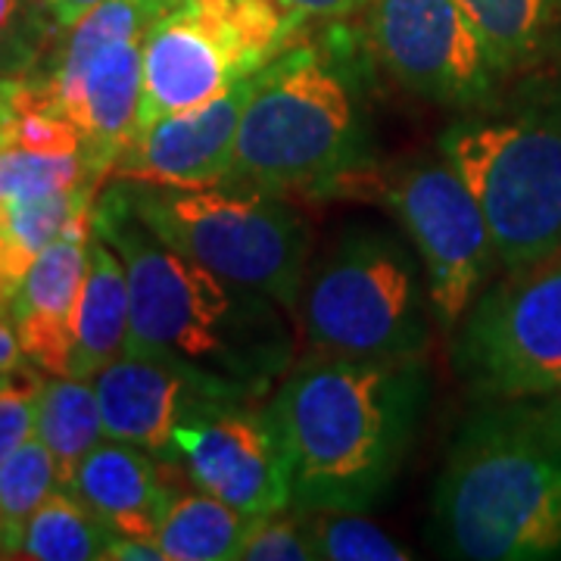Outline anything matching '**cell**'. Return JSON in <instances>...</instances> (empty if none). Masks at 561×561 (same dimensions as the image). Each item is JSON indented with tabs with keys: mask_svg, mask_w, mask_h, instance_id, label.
Returning a JSON list of instances; mask_svg holds the SVG:
<instances>
[{
	"mask_svg": "<svg viewBox=\"0 0 561 561\" xmlns=\"http://www.w3.org/2000/svg\"><path fill=\"white\" fill-rule=\"evenodd\" d=\"M94 231L125 265V353L179 362L219 400H250L290 365L278 302L184 260L140 221L119 184L94 206Z\"/></svg>",
	"mask_w": 561,
	"mask_h": 561,
	"instance_id": "obj_1",
	"label": "cell"
},
{
	"mask_svg": "<svg viewBox=\"0 0 561 561\" xmlns=\"http://www.w3.org/2000/svg\"><path fill=\"white\" fill-rule=\"evenodd\" d=\"M419 405L415 359L312 353L268 405L294 496L321 512H359L400 468Z\"/></svg>",
	"mask_w": 561,
	"mask_h": 561,
	"instance_id": "obj_2",
	"label": "cell"
},
{
	"mask_svg": "<svg viewBox=\"0 0 561 561\" xmlns=\"http://www.w3.org/2000/svg\"><path fill=\"white\" fill-rule=\"evenodd\" d=\"M437 522L459 559L561 552V437L542 415L493 412L471 421L443 468Z\"/></svg>",
	"mask_w": 561,
	"mask_h": 561,
	"instance_id": "obj_3",
	"label": "cell"
},
{
	"mask_svg": "<svg viewBox=\"0 0 561 561\" xmlns=\"http://www.w3.org/2000/svg\"><path fill=\"white\" fill-rule=\"evenodd\" d=\"M359 157L356 103L312 47H294L250 79L225 187L287 194L346 179Z\"/></svg>",
	"mask_w": 561,
	"mask_h": 561,
	"instance_id": "obj_4",
	"label": "cell"
},
{
	"mask_svg": "<svg viewBox=\"0 0 561 561\" xmlns=\"http://www.w3.org/2000/svg\"><path fill=\"white\" fill-rule=\"evenodd\" d=\"M140 221L184 260L297 312L309 272V225L280 194L119 181Z\"/></svg>",
	"mask_w": 561,
	"mask_h": 561,
	"instance_id": "obj_5",
	"label": "cell"
},
{
	"mask_svg": "<svg viewBox=\"0 0 561 561\" xmlns=\"http://www.w3.org/2000/svg\"><path fill=\"white\" fill-rule=\"evenodd\" d=\"M443 160L481 203L500 265L518 272L561 253V110L461 122Z\"/></svg>",
	"mask_w": 561,
	"mask_h": 561,
	"instance_id": "obj_6",
	"label": "cell"
},
{
	"mask_svg": "<svg viewBox=\"0 0 561 561\" xmlns=\"http://www.w3.org/2000/svg\"><path fill=\"white\" fill-rule=\"evenodd\" d=\"M419 262L390 234L362 231L306 272L302 334L321 356L415 359L424 343Z\"/></svg>",
	"mask_w": 561,
	"mask_h": 561,
	"instance_id": "obj_7",
	"label": "cell"
},
{
	"mask_svg": "<svg viewBox=\"0 0 561 561\" xmlns=\"http://www.w3.org/2000/svg\"><path fill=\"white\" fill-rule=\"evenodd\" d=\"M162 10L153 0H103L66 32L47 94L79 125L91 175H113L122 150L138 135L144 35Z\"/></svg>",
	"mask_w": 561,
	"mask_h": 561,
	"instance_id": "obj_8",
	"label": "cell"
},
{
	"mask_svg": "<svg viewBox=\"0 0 561 561\" xmlns=\"http://www.w3.org/2000/svg\"><path fill=\"white\" fill-rule=\"evenodd\" d=\"M465 381L483 397L561 393V260H542L471 302L456 343Z\"/></svg>",
	"mask_w": 561,
	"mask_h": 561,
	"instance_id": "obj_9",
	"label": "cell"
},
{
	"mask_svg": "<svg viewBox=\"0 0 561 561\" xmlns=\"http://www.w3.org/2000/svg\"><path fill=\"white\" fill-rule=\"evenodd\" d=\"M381 197L419 250L434 312L446 328L459 324L500 262L481 203L446 160L402 165Z\"/></svg>",
	"mask_w": 561,
	"mask_h": 561,
	"instance_id": "obj_10",
	"label": "cell"
},
{
	"mask_svg": "<svg viewBox=\"0 0 561 561\" xmlns=\"http://www.w3.org/2000/svg\"><path fill=\"white\" fill-rule=\"evenodd\" d=\"M172 453L201 490L247 518L284 512L294 500L290 461L272 412H256L247 400L191 402L175 427Z\"/></svg>",
	"mask_w": 561,
	"mask_h": 561,
	"instance_id": "obj_11",
	"label": "cell"
},
{
	"mask_svg": "<svg viewBox=\"0 0 561 561\" xmlns=\"http://www.w3.org/2000/svg\"><path fill=\"white\" fill-rule=\"evenodd\" d=\"M378 60L405 88L437 103H474L500 76L459 0H368Z\"/></svg>",
	"mask_w": 561,
	"mask_h": 561,
	"instance_id": "obj_12",
	"label": "cell"
},
{
	"mask_svg": "<svg viewBox=\"0 0 561 561\" xmlns=\"http://www.w3.org/2000/svg\"><path fill=\"white\" fill-rule=\"evenodd\" d=\"M250 79L238 81L213 103L172 113L150 128H140L113 165V179L187 191L221 187L234 160V138L250 94Z\"/></svg>",
	"mask_w": 561,
	"mask_h": 561,
	"instance_id": "obj_13",
	"label": "cell"
},
{
	"mask_svg": "<svg viewBox=\"0 0 561 561\" xmlns=\"http://www.w3.org/2000/svg\"><path fill=\"white\" fill-rule=\"evenodd\" d=\"M103 437L140 446L153 456L172 453L175 427L191 402L209 397L197 378L165 356L122 353L94 375Z\"/></svg>",
	"mask_w": 561,
	"mask_h": 561,
	"instance_id": "obj_14",
	"label": "cell"
},
{
	"mask_svg": "<svg viewBox=\"0 0 561 561\" xmlns=\"http://www.w3.org/2000/svg\"><path fill=\"white\" fill-rule=\"evenodd\" d=\"M84 275L88 241L62 238L28 265L10 300V319L22 353L47 375H69Z\"/></svg>",
	"mask_w": 561,
	"mask_h": 561,
	"instance_id": "obj_15",
	"label": "cell"
},
{
	"mask_svg": "<svg viewBox=\"0 0 561 561\" xmlns=\"http://www.w3.org/2000/svg\"><path fill=\"white\" fill-rule=\"evenodd\" d=\"M69 493H76L113 534L153 540L172 505L153 453L122 440L98 443L81 465Z\"/></svg>",
	"mask_w": 561,
	"mask_h": 561,
	"instance_id": "obj_16",
	"label": "cell"
},
{
	"mask_svg": "<svg viewBox=\"0 0 561 561\" xmlns=\"http://www.w3.org/2000/svg\"><path fill=\"white\" fill-rule=\"evenodd\" d=\"M128 337V278L119 253L91 231L88 241V275L81 287L79 312H76V334L69 353V375L88 378L103 365L125 353Z\"/></svg>",
	"mask_w": 561,
	"mask_h": 561,
	"instance_id": "obj_17",
	"label": "cell"
},
{
	"mask_svg": "<svg viewBox=\"0 0 561 561\" xmlns=\"http://www.w3.org/2000/svg\"><path fill=\"white\" fill-rule=\"evenodd\" d=\"M94 187L98 181H84L76 187L0 203V260H3V272L16 287L22 275L28 272V265L38 260L50 243L62 238L91 241Z\"/></svg>",
	"mask_w": 561,
	"mask_h": 561,
	"instance_id": "obj_18",
	"label": "cell"
},
{
	"mask_svg": "<svg viewBox=\"0 0 561 561\" xmlns=\"http://www.w3.org/2000/svg\"><path fill=\"white\" fill-rule=\"evenodd\" d=\"M35 437L50 449V456L57 461L60 490H69L81 459L103 437L94 381L72 378V375H54L50 381L41 383Z\"/></svg>",
	"mask_w": 561,
	"mask_h": 561,
	"instance_id": "obj_19",
	"label": "cell"
},
{
	"mask_svg": "<svg viewBox=\"0 0 561 561\" xmlns=\"http://www.w3.org/2000/svg\"><path fill=\"white\" fill-rule=\"evenodd\" d=\"M247 524L238 508L197 490L172 500L153 540L165 561H234Z\"/></svg>",
	"mask_w": 561,
	"mask_h": 561,
	"instance_id": "obj_20",
	"label": "cell"
},
{
	"mask_svg": "<svg viewBox=\"0 0 561 561\" xmlns=\"http://www.w3.org/2000/svg\"><path fill=\"white\" fill-rule=\"evenodd\" d=\"M113 530L69 493L54 490L22 530L20 556L38 561H94L110 556Z\"/></svg>",
	"mask_w": 561,
	"mask_h": 561,
	"instance_id": "obj_21",
	"label": "cell"
},
{
	"mask_svg": "<svg viewBox=\"0 0 561 561\" xmlns=\"http://www.w3.org/2000/svg\"><path fill=\"white\" fill-rule=\"evenodd\" d=\"M478 25L496 72L537 60L559 13V0H459Z\"/></svg>",
	"mask_w": 561,
	"mask_h": 561,
	"instance_id": "obj_22",
	"label": "cell"
},
{
	"mask_svg": "<svg viewBox=\"0 0 561 561\" xmlns=\"http://www.w3.org/2000/svg\"><path fill=\"white\" fill-rule=\"evenodd\" d=\"M60 490V471L50 449L28 437L0 461V542L3 556H20L22 530L41 502Z\"/></svg>",
	"mask_w": 561,
	"mask_h": 561,
	"instance_id": "obj_23",
	"label": "cell"
},
{
	"mask_svg": "<svg viewBox=\"0 0 561 561\" xmlns=\"http://www.w3.org/2000/svg\"><path fill=\"white\" fill-rule=\"evenodd\" d=\"M84 181H101L91 175L81 153H38L16 144L0 147V203L76 187Z\"/></svg>",
	"mask_w": 561,
	"mask_h": 561,
	"instance_id": "obj_24",
	"label": "cell"
},
{
	"mask_svg": "<svg viewBox=\"0 0 561 561\" xmlns=\"http://www.w3.org/2000/svg\"><path fill=\"white\" fill-rule=\"evenodd\" d=\"M316 542V559L328 561H405L409 552L390 540L378 524L365 522L356 512L321 515L309 527Z\"/></svg>",
	"mask_w": 561,
	"mask_h": 561,
	"instance_id": "obj_25",
	"label": "cell"
},
{
	"mask_svg": "<svg viewBox=\"0 0 561 561\" xmlns=\"http://www.w3.org/2000/svg\"><path fill=\"white\" fill-rule=\"evenodd\" d=\"M50 28L54 22L41 0H0V76L28 69Z\"/></svg>",
	"mask_w": 561,
	"mask_h": 561,
	"instance_id": "obj_26",
	"label": "cell"
},
{
	"mask_svg": "<svg viewBox=\"0 0 561 561\" xmlns=\"http://www.w3.org/2000/svg\"><path fill=\"white\" fill-rule=\"evenodd\" d=\"M238 559L243 561H309L316 559L312 530L280 512L250 518Z\"/></svg>",
	"mask_w": 561,
	"mask_h": 561,
	"instance_id": "obj_27",
	"label": "cell"
},
{
	"mask_svg": "<svg viewBox=\"0 0 561 561\" xmlns=\"http://www.w3.org/2000/svg\"><path fill=\"white\" fill-rule=\"evenodd\" d=\"M41 381L25 371H10L0 378V461L20 443L35 437Z\"/></svg>",
	"mask_w": 561,
	"mask_h": 561,
	"instance_id": "obj_28",
	"label": "cell"
},
{
	"mask_svg": "<svg viewBox=\"0 0 561 561\" xmlns=\"http://www.w3.org/2000/svg\"><path fill=\"white\" fill-rule=\"evenodd\" d=\"M306 20H343L368 7V0H287Z\"/></svg>",
	"mask_w": 561,
	"mask_h": 561,
	"instance_id": "obj_29",
	"label": "cell"
},
{
	"mask_svg": "<svg viewBox=\"0 0 561 561\" xmlns=\"http://www.w3.org/2000/svg\"><path fill=\"white\" fill-rule=\"evenodd\" d=\"M22 346L16 337V328L10 319V306L0 302V371L10 375V371H20L22 368Z\"/></svg>",
	"mask_w": 561,
	"mask_h": 561,
	"instance_id": "obj_30",
	"label": "cell"
},
{
	"mask_svg": "<svg viewBox=\"0 0 561 561\" xmlns=\"http://www.w3.org/2000/svg\"><path fill=\"white\" fill-rule=\"evenodd\" d=\"M41 3H44L50 22H54V28H57V32H69L76 22L84 20V16H88L98 3H103V0H41Z\"/></svg>",
	"mask_w": 561,
	"mask_h": 561,
	"instance_id": "obj_31",
	"label": "cell"
},
{
	"mask_svg": "<svg viewBox=\"0 0 561 561\" xmlns=\"http://www.w3.org/2000/svg\"><path fill=\"white\" fill-rule=\"evenodd\" d=\"M22 79L0 76V147L13 144V122H16V98Z\"/></svg>",
	"mask_w": 561,
	"mask_h": 561,
	"instance_id": "obj_32",
	"label": "cell"
},
{
	"mask_svg": "<svg viewBox=\"0 0 561 561\" xmlns=\"http://www.w3.org/2000/svg\"><path fill=\"white\" fill-rule=\"evenodd\" d=\"M542 421H546V427L556 434V437H561V400L556 402V405H549L546 412H540Z\"/></svg>",
	"mask_w": 561,
	"mask_h": 561,
	"instance_id": "obj_33",
	"label": "cell"
},
{
	"mask_svg": "<svg viewBox=\"0 0 561 561\" xmlns=\"http://www.w3.org/2000/svg\"><path fill=\"white\" fill-rule=\"evenodd\" d=\"M13 294H16V284H13V280H10V275L3 272V260H0V302H7V306H10Z\"/></svg>",
	"mask_w": 561,
	"mask_h": 561,
	"instance_id": "obj_34",
	"label": "cell"
},
{
	"mask_svg": "<svg viewBox=\"0 0 561 561\" xmlns=\"http://www.w3.org/2000/svg\"><path fill=\"white\" fill-rule=\"evenodd\" d=\"M160 10H169V7H175V3H184V0H153Z\"/></svg>",
	"mask_w": 561,
	"mask_h": 561,
	"instance_id": "obj_35",
	"label": "cell"
},
{
	"mask_svg": "<svg viewBox=\"0 0 561 561\" xmlns=\"http://www.w3.org/2000/svg\"><path fill=\"white\" fill-rule=\"evenodd\" d=\"M0 556H3V542H0Z\"/></svg>",
	"mask_w": 561,
	"mask_h": 561,
	"instance_id": "obj_36",
	"label": "cell"
},
{
	"mask_svg": "<svg viewBox=\"0 0 561 561\" xmlns=\"http://www.w3.org/2000/svg\"><path fill=\"white\" fill-rule=\"evenodd\" d=\"M0 378H3V371H0Z\"/></svg>",
	"mask_w": 561,
	"mask_h": 561,
	"instance_id": "obj_37",
	"label": "cell"
}]
</instances>
